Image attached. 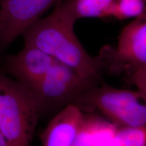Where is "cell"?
<instances>
[{
    "instance_id": "obj_5",
    "label": "cell",
    "mask_w": 146,
    "mask_h": 146,
    "mask_svg": "<svg viewBox=\"0 0 146 146\" xmlns=\"http://www.w3.org/2000/svg\"><path fill=\"white\" fill-rule=\"evenodd\" d=\"M100 57L104 66L129 73L146 66V10L122 30L116 47L105 48Z\"/></svg>"
},
{
    "instance_id": "obj_9",
    "label": "cell",
    "mask_w": 146,
    "mask_h": 146,
    "mask_svg": "<svg viewBox=\"0 0 146 146\" xmlns=\"http://www.w3.org/2000/svg\"><path fill=\"white\" fill-rule=\"evenodd\" d=\"M114 0H66L60 4L75 21L87 18H107Z\"/></svg>"
},
{
    "instance_id": "obj_11",
    "label": "cell",
    "mask_w": 146,
    "mask_h": 146,
    "mask_svg": "<svg viewBox=\"0 0 146 146\" xmlns=\"http://www.w3.org/2000/svg\"><path fill=\"white\" fill-rule=\"evenodd\" d=\"M108 146H146V129L118 127Z\"/></svg>"
},
{
    "instance_id": "obj_8",
    "label": "cell",
    "mask_w": 146,
    "mask_h": 146,
    "mask_svg": "<svg viewBox=\"0 0 146 146\" xmlns=\"http://www.w3.org/2000/svg\"><path fill=\"white\" fill-rule=\"evenodd\" d=\"M84 116L83 110L74 104L60 110L40 135L41 146H74Z\"/></svg>"
},
{
    "instance_id": "obj_10",
    "label": "cell",
    "mask_w": 146,
    "mask_h": 146,
    "mask_svg": "<svg viewBox=\"0 0 146 146\" xmlns=\"http://www.w3.org/2000/svg\"><path fill=\"white\" fill-rule=\"evenodd\" d=\"M146 10V0H114L107 17L118 20L136 18Z\"/></svg>"
},
{
    "instance_id": "obj_4",
    "label": "cell",
    "mask_w": 146,
    "mask_h": 146,
    "mask_svg": "<svg viewBox=\"0 0 146 146\" xmlns=\"http://www.w3.org/2000/svg\"><path fill=\"white\" fill-rule=\"evenodd\" d=\"M100 80L85 77L68 66L55 60L37 86L31 91L40 112L62 110L78 98Z\"/></svg>"
},
{
    "instance_id": "obj_13",
    "label": "cell",
    "mask_w": 146,
    "mask_h": 146,
    "mask_svg": "<svg viewBox=\"0 0 146 146\" xmlns=\"http://www.w3.org/2000/svg\"><path fill=\"white\" fill-rule=\"evenodd\" d=\"M84 118H85V116H84ZM74 146H95L90 131L84 120L83 125L78 133Z\"/></svg>"
},
{
    "instance_id": "obj_6",
    "label": "cell",
    "mask_w": 146,
    "mask_h": 146,
    "mask_svg": "<svg viewBox=\"0 0 146 146\" xmlns=\"http://www.w3.org/2000/svg\"><path fill=\"white\" fill-rule=\"evenodd\" d=\"M61 0H1L0 48L8 47Z\"/></svg>"
},
{
    "instance_id": "obj_3",
    "label": "cell",
    "mask_w": 146,
    "mask_h": 146,
    "mask_svg": "<svg viewBox=\"0 0 146 146\" xmlns=\"http://www.w3.org/2000/svg\"><path fill=\"white\" fill-rule=\"evenodd\" d=\"M74 104L81 110L98 111L118 127L146 129V96L139 90L98 83L82 95Z\"/></svg>"
},
{
    "instance_id": "obj_2",
    "label": "cell",
    "mask_w": 146,
    "mask_h": 146,
    "mask_svg": "<svg viewBox=\"0 0 146 146\" xmlns=\"http://www.w3.org/2000/svg\"><path fill=\"white\" fill-rule=\"evenodd\" d=\"M40 114L32 91L0 74V131L10 146H31Z\"/></svg>"
},
{
    "instance_id": "obj_15",
    "label": "cell",
    "mask_w": 146,
    "mask_h": 146,
    "mask_svg": "<svg viewBox=\"0 0 146 146\" xmlns=\"http://www.w3.org/2000/svg\"><path fill=\"white\" fill-rule=\"evenodd\" d=\"M1 0H0V2H1Z\"/></svg>"
},
{
    "instance_id": "obj_7",
    "label": "cell",
    "mask_w": 146,
    "mask_h": 146,
    "mask_svg": "<svg viewBox=\"0 0 146 146\" xmlns=\"http://www.w3.org/2000/svg\"><path fill=\"white\" fill-rule=\"evenodd\" d=\"M55 59L35 47L25 45L5 59V67L16 81L32 91L43 79Z\"/></svg>"
},
{
    "instance_id": "obj_14",
    "label": "cell",
    "mask_w": 146,
    "mask_h": 146,
    "mask_svg": "<svg viewBox=\"0 0 146 146\" xmlns=\"http://www.w3.org/2000/svg\"><path fill=\"white\" fill-rule=\"evenodd\" d=\"M0 146H10L1 131H0Z\"/></svg>"
},
{
    "instance_id": "obj_12",
    "label": "cell",
    "mask_w": 146,
    "mask_h": 146,
    "mask_svg": "<svg viewBox=\"0 0 146 146\" xmlns=\"http://www.w3.org/2000/svg\"><path fill=\"white\" fill-rule=\"evenodd\" d=\"M129 81L146 96V66L141 67L129 73Z\"/></svg>"
},
{
    "instance_id": "obj_1",
    "label": "cell",
    "mask_w": 146,
    "mask_h": 146,
    "mask_svg": "<svg viewBox=\"0 0 146 146\" xmlns=\"http://www.w3.org/2000/svg\"><path fill=\"white\" fill-rule=\"evenodd\" d=\"M47 17L41 18L23 34L25 45L35 47L85 77L100 80L104 67L101 58L89 54L74 33L76 21L60 2Z\"/></svg>"
}]
</instances>
